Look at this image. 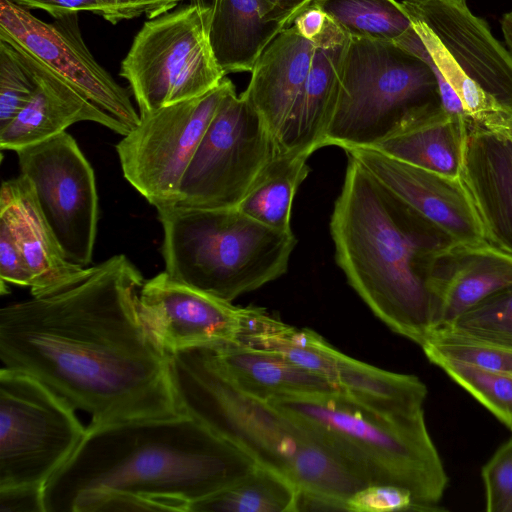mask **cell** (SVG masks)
I'll return each instance as SVG.
<instances>
[{
    "mask_svg": "<svg viewBox=\"0 0 512 512\" xmlns=\"http://www.w3.org/2000/svg\"><path fill=\"white\" fill-rule=\"evenodd\" d=\"M143 283L117 254L64 290L2 307L3 367L33 376L92 424L181 415L169 353L139 314Z\"/></svg>",
    "mask_w": 512,
    "mask_h": 512,
    "instance_id": "6da1fadb",
    "label": "cell"
},
{
    "mask_svg": "<svg viewBox=\"0 0 512 512\" xmlns=\"http://www.w3.org/2000/svg\"><path fill=\"white\" fill-rule=\"evenodd\" d=\"M258 463L194 417L86 428L44 489L46 512L184 511L233 485Z\"/></svg>",
    "mask_w": 512,
    "mask_h": 512,
    "instance_id": "7a4b0ae2",
    "label": "cell"
},
{
    "mask_svg": "<svg viewBox=\"0 0 512 512\" xmlns=\"http://www.w3.org/2000/svg\"><path fill=\"white\" fill-rule=\"evenodd\" d=\"M330 232L350 286L393 332L421 346L436 328L430 263L454 241L350 157Z\"/></svg>",
    "mask_w": 512,
    "mask_h": 512,
    "instance_id": "3957f363",
    "label": "cell"
},
{
    "mask_svg": "<svg viewBox=\"0 0 512 512\" xmlns=\"http://www.w3.org/2000/svg\"><path fill=\"white\" fill-rule=\"evenodd\" d=\"M170 375L186 413L281 473L298 488L348 500L366 485L299 422L240 390L210 347L169 353Z\"/></svg>",
    "mask_w": 512,
    "mask_h": 512,
    "instance_id": "277c9868",
    "label": "cell"
},
{
    "mask_svg": "<svg viewBox=\"0 0 512 512\" xmlns=\"http://www.w3.org/2000/svg\"><path fill=\"white\" fill-rule=\"evenodd\" d=\"M317 437L366 486L408 489L423 511L437 504L448 476L424 418V411L388 415L340 392L280 396L267 401Z\"/></svg>",
    "mask_w": 512,
    "mask_h": 512,
    "instance_id": "5b68a950",
    "label": "cell"
},
{
    "mask_svg": "<svg viewBox=\"0 0 512 512\" xmlns=\"http://www.w3.org/2000/svg\"><path fill=\"white\" fill-rule=\"evenodd\" d=\"M413 28L398 42L432 69L440 104L478 125L512 126V52L466 0H402Z\"/></svg>",
    "mask_w": 512,
    "mask_h": 512,
    "instance_id": "8992f818",
    "label": "cell"
},
{
    "mask_svg": "<svg viewBox=\"0 0 512 512\" xmlns=\"http://www.w3.org/2000/svg\"><path fill=\"white\" fill-rule=\"evenodd\" d=\"M157 214L168 276L227 302L285 274L297 242L293 232L267 227L238 208L173 205Z\"/></svg>",
    "mask_w": 512,
    "mask_h": 512,
    "instance_id": "52a82bcc",
    "label": "cell"
},
{
    "mask_svg": "<svg viewBox=\"0 0 512 512\" xmlns=\"http://www.w3.org/2000/svg\"><path fill=\"white\" fill-rule=\"evenodd\" d=\"M437 104L436 78L425 60L396 42L349 36L323 147L374 148Z\"/></svg>",
    "mask_w": 512,
    "mask_h": 512,
    "instance_id": "ba28073f",
    "label": "cell"
},
{
    "mask_svg": "<svg viewBox=\"0 0 512 512\" xmlns=\"http://www.w3.org/2000/svg\"><path fill=\"white\" fill-rule=\"evenodd\" d=\"M210 11L190 3L148 19L121 62L144 116L206 94L225 78L208 36Z\"/></svg>",
    "mask_w": 512,
    "mask_h": 512,
    "instance_id": "9c48e42d",
    "label": "cell"
},
{
    "mask_svg": "<svg viewBox=\"0 0 512 512\" xmlns=\"http://www.w3.org/2000/svg\"><path fill=\"white\" fill-rule=\"evenodd\" d=\"M75 409L33 376L0 370V488L46 486L83 439Z\"/></svg>",
    "mask_w": 512,
    "mask_h": 512,
    "instance_id": "30bf717a",
    "label": "cell"
},
{
    "mask_svg": "<svg viewBox=\"0 0 512 512\" xmlns=\"http://www.w3.org/2000/svg\"><path fill=\"white\" fill-rule=\"evenodd\" d=\"M277 152L276 140L262 117L233 86L197 146L175 205L237 208Z\"/></svg>",
    "mask_w": 512,
    "mask_h": 512,
    "instance_id": "8fae6325",
    "label": "cell"
},
{
    "mask_svg": "<svg viewBox=\"0 0 512 512\" xmlns=\"http://www.w3.org/2000/svg\"><path fill=\"white\" fill-rule=\"evenodd\" d=\"M234 86L222 82L206 94L162 107L116 145L125 179L156 210L178 200L182 177L221 101Z\"/></svg>",
    "mask_w": 512,
    "mask_h": 512,
    "instance_id": "7c38bea8",
    "label": "cell"
},
{
    "mask_svg": "<svg viewBox=\"0 0 512 512\" xmlns=\"http://www.w3.org/2000/svg\"><path fill=\"white\" fill-rule=\"evenodd\" d=\"M16 154L64 255L87 267L97 235L98 194L94 170L76 140L65 131Z\"/></svg>",
    "mask_w": 512,
    "mask_h": 512,
    "instance_id": "4fadbf2b",
    "label": "cell"
},
{
    "mask_svg": "<svg viewBox=\"0 0 512 512\" xmlns=\"http://www.w3.org/2000/svg\"><path fill=\"white\" fill-rule=\"evenodd\" d=\"M50 23L10 0H0V40L16 45L59 75L95 105L131 130L140 122L126 89L95 60L86 46L78 13Z\"/></svg>",
    "mask_w": 512,
    "mask_h": 512,
    "instance_id": "5bb4252c",
    "label": "cell"
},
{
    "mask_svg": "<svg viewBox=\"0 0 512 512\" xmlns=\"http://www.w3.org/2000/svg\"><path fill=\"white\" fill-rule=\"evenodd\" d=\"M139 314L167 352L235 342L243 307L171 279L164 271L144 281Z\"/></svg>",
    "mask_w": 512,
    "mask_h": 512,
    "instance_id": "9a60e30c",
    "label": "cell"
},
{
    "mask_svg": "<svg viewBox=\"0 0 512 512\" xmlns=\"http://www.w3.org/2000/svg\"><path fill=\"white\" fill-rule=\"evenodd\" d=\"M345 152L454 242L486 240L461 177L433 172L371 147L351 148Z\"/></svg>",
    "mask_w": 512,
    "mask_h": 512,
    "instance_id": "2e32d148",
    "label": "cell"
},
{
    "mask_svg": "<svg viewBox=\"0 0 512 512\" xmlns=\"http://www.w3.org/2000/svg\"><path fill=\"white\" fill-rule=\"evenodd\" d=\"M460 177L485 239L512 255V126L489 128L466 121Z\"/></svg>",
    "mask_w": 512,
    "mask_h": 512,
    "instance_id": "e0dca14e",
    "label": "cell"
},
{
    "mask_svg": "<svg viewBox=\"0 0 512 512\" xmlns=\"http://www.w3.org/2000/svg\"><path fill=\"white\" fill-rule=\"evenodd\" d=\"M12 46L31 70L36 86L27 105L0 130L1 150L16 152L63 133L81 121L95 122L121 136L131 131L28 52Z\"/></svg>",
    "mask_w": 512,
    "mask_h": 512,
    "instance_id": "ac0fdd59",
    "label": "cell"
},
{
    "mask_svg": "<svg viewBox=\"0 0 512 512\" xmlns=\"http://www.w3.org/2000/svg\"><path fill=\"white\" fill-rule=\"evenodd\" d=\"M428 279L437 329L512 286V255L487 240L454 242L433 256Z\"/></svg>",
    "mask_w": 512,
    "mask_h": 512,
    "instance_id": "d6986e66",
    "label": "cell"
},
{
    "mask_svg": "<svg viewBox=\"0 0 512 512\" xmlns=\"http://www.w3.org/2000/svg\"><path fill=\"white\" fill-rule=\"evenodd\" d=\"M0 218L10 226L31 275L32 297L64 290L90 270L70 262L46 222L30 182L21 174L4 180L0 190Z\"/></svg>",
    "mask_w": 512,
    "mask_h": 512,
    "instance_id": "ffe728a7",
    "label": "cell"
},
{
    "mask_svg": "<svg viewBox=\"0 0 512 512\" xmlns=\"http://www.w3.org/2000/svg\"><path fill=\"white\" fill-rule=\"evenodd\" d=\"M348 41L349 36L328 18L324 32L317 39L306 82L278 139L280 152L310 156L323 147L338 98Z\"/></svg>",
    "mask_w": 512,
    "mask_h": 512,
    "instance_id": "44dd1931",
    "label": "cell"
},
{
    "mask_svg": "<svg viewBox=\"0 0 512 512\" xmlns=\"http://www.w3.org/2000/svg\"><path fill=\"white\" fill-rule=\"evenodd\" d=\"M317 47L294 24L282 29L262 52L242 94L254 107L276 143L310 72Z\"/></svg>",
    "mask_w": 512,
    "mask_h": 512,
    "instance_id": "7402d4cb",
    "label": "cell"
},
{
    "mask_svg": "<svg viewBox=\"0 0 512 512\" xmlns=\"http://www.w3.org/2000/svg\"><path fill=\"white\" fill-rule=\"evenodd\" d=\"M229 379L243 392L268 401L280 396L337 392L324 377L283 356L236 342L210 347Z\"/></svg>",
    "mask_w": 512,
    "mask_h": 512,
    "instance_id": "603a6c76",
    "label": "cell"
},
{
    "mask_svg": "<svg viewBox=\"0 0 512 512\" xmlns=\"http://www.w3.org/2000/svg\"><path fill=\"white\" fill-rule=\"evenodd\" d=\"M284 28L265 18L259 0H215L208 36L214 57L226 75L251 72L262 52Z\"/></svg>",
    "mask_w": 512,
    "mask_h": 512,
    "instance_id": "cb8c5ba5",
    "label": "cell"
},
{
    "mask_svg": "<svg viewBox=\"0 0 512 512\" xmlns=\"http://www.w3.org/2000/svg\"><path fill=\"white\" fill-rule=\"evenodd\" d=\"M466 121L441 104L429 108L406 130L375 149L406 163L450 177L462 170Z\"/></svg>",
    "mask_w": 512,
    "mask_h": 512,
    "instance_id": "d4e9b609",
    "label": "cell"
},
{
    "mask_svg": "<svg viewBox=\"0 0 512 512\" xmlns=\"http://www.w3.org/2000/svg\"><path fill=\"white\" fill-rule=\"evenodd\" d=\"M333 385L358 403L388 415L423 410L426 385L416 376L386 371L338 351Z\"/></svg>",
    "mask_w": 512,
    "mask_h": 512,
    "instance_id": "484cf974",
    "label": "cell"
},
{
    "mask_svg": "<svg viewBox=\"0 0 512 512\" xmlns=\"http://www.w3.org/2000/svg\"><path fill=\"white\" fill-rule=\"evenodd\" d=\"M309 157L278 150L237 208L267 227L293 232L292 204L297 189L309 174Z\"/></svg>",
    "mask_w": 512,
    "mask_h": 512,
    "instance_id": "4316f807",
    "label": "cell"
},
{
    "mask_svg": "<svg viewBox=\"0 0 512 512\" xmlns=\"http://www.w3.org/2000/svg\"><path fill=\"white\" fill-rule=\"evenodd\" d=\"M296 493L287 477L257 464L233 485L193 504L190 512H294Z\"/></svg>",
    "mask_w": 512,
    "mask_h": 512,
    "instance_id": "83f0119b",
    "label": "cell"
},
{
    "mask_svg": "<svg viewBox=\"0 0 512 512\" xmlns=\"http://www.w3.org/2000/svg\"><path fill=\"white\" fill-rule=\"evenodd\" d=\"M313 4L350 37L398 42L413 28L396 0H315Z\"/></svg>",
    "mask_w": 512,
    "mask_h": 512,
    "instance_id": "f1b7e54d",
    "label": "cell"
},
{
    "mask_svg": "<svg viewBox=\"0 0 512 512\" xmlns=\"http://www.w3.org/2000/svg\"><path fill=\"white\" fill-rule=\"evenodd\" d=\"M435 330L477 340L512 353V286L502 289Z\"/></svg>",
    "mask_w": 512,
    "mask_h": 512,
    "instance_id": "f546056e",
    "label": "cell"
},
{
    "mask_svg": "<svg viewBox=\"0 0 512 512\" xmlns=\"http://www.w3.org/2000/svg\"><path fill=\"white\" fill-rule=\"evenodd\" d=\"M434 364L512 430V373L483 370L447 360Z\"/></svg>",
    "mask_w": 512,
    "mask_h": 512,
    "instance_id": "4dcf8cb0",
    "label": "cell"
},
{
    "mask_svg": "<svg viewBox=\"0 0 512 512\" xmlns=\"http://www.w3.org/2000/svg\"><path fill=\"white\" fill-rule=\"evenodd\" d=\"M421 347L433 364L447 360L483 370L512 373L511 352L446 331L433 330Z\"/></svg>",
    "mask_w": 512,
    "mask_h": 512,
    "instance_id": "1f68e13d",
    "label": "cell"
},
{
    "mask_svg": "<svg viewBox=\"0 0 512 512\" xmlns=\"http://www.w3.org/2000/svg\"><path fill=\"white\" fill-rule=\"evenodd\" d=\"M36 82L18 50L0 40V130L30 101Z\"/></svg>",
    "mask_w": 512,
    "mask_h": 512,
    "instance_id": "d6a6232c",
    "label": "cell"
},
{
    "mask_svg": "<svg viewBox=\"0 0 512 512\" xmlns=\"http://www.w3.org/2000/svg\"><path fill=\"white\" fill-rule=\"evenodd\" d=\"M487 512H512V438L502 444L481 470Z\"/></svg>",
    "mask_w": 512,
    "mask_h": 512,
    "instance_id": "836d02e7",
    "label": "cell"
},
{
    "mask_svg": "<svg viewBox=\"0 0 512 512\" xmlns=\"http://www.w3.org/2000/svg\"><path fill=\"white\" fill-rule=\"evenodd\" d=\"M348 506L356 512L423 511L408 489L389 484L361 488L348 499Z\"/></svg>",
    "mask_w": 512,
    "mask_h": 512,
    "instance_id": "e575fe53",
    "label": "cell"
},
{
    "mask_svg": "<svg viewBox=\"0 0 512 512\" xmlns=\"http://www.w3.org/2000/svg\"><path fill=\"white\" fill-rule=\"evenodd\" d=\"M27 9H40L52 17L63 14L92 12L116 24L121 20L133 19L130 8L122 0H10Z\"/></svg>",
    "mask_w": 512,
    "mask_h": 512,
    "instance_id": "d590c367",
    "label": "cell"
},
{
    "mask_svg": "<svg viewBox=\"0 0 512 512\" xmlns=\"http://www.w3.org/2000/svg\"><path fill=\"white\" fill-rule=\"evenodd\" d=\"M0 279L1 286L10 283L31 286V275L8 223L0 218Z\"/></svg>",
    "mask_w": 512,
    "mask_h": 512,
    "instance_id": "8d00e7d4",
    "label": "cell"
},
{
    "mask_svg": "<svg viewBox=\"0 0 512 512\" xmlns=\"http://www.w3.org/2000/svg\"><path fill=\"white\" fill-rule=\"evenodd\" d=\"M42 485L0 488V512H46Z\"/></svg>",
    "mask_w": 512,
    "mask_h": 512,
    "instance_id": "74e56055",
    "label": "cell"
},
{
    "mask_svg": "<svg viewBox=\"0 0 512 512\" xmlns=\"http://www.w3.org/2000/svg\"><path fill=\"white\" fill-rule=\"evenodd\" d=\"M299 511H349V506L348 500L297 487L294 512Z\"/></svg>",
    "mask_w": 512,
    "mask_h": 512,
    "instance_id": "f35d334b",
    "label": "cell"
},
{
    "mask_svg": "<svg viewBox=\"0 0 512 512\" xmlns=\"http://www.w3.org/2000/svg\"><path fill=\"white\" fill-rule=\"evenodd\" d=\"M265 18L277 22L284 27L293 24L294 20L315 0H259Z\"/></svg>",
    "mask_w": 512,
    "mask_h": 512,
    "instance_id": "ab89813d",
    "label": "cell"
},
{
    "mask_svg": "<svg viewBox=\"0 0 512 512\" xmlns=\"http://www.w3.org/2000/svg\"><path fill=\"white\" fill-rule=\"evenodd\" d=\"M328 17L316 4L310 5L293 22L305 38L316 41L324 32Z\"/></svg>",
    "mask_w": 512,
    "mask_h": 512,
    "instance_id": "60d3db41",
    "label": "cell"
},
{
    "mask_svg": "<svg viewBox=\"0 0 512 512\" xmlns=\"http://www.w3.org/2000/svg\"><path fill=\"white\" fill-rule=\"evenodd\" d=\"M131 10L133 18L145 14L148 19L171 11L183 0H122Z\"/></svg>",
    "mask_w": 512,
    "mask_h": 512,
    "instance_id": "b9f144b4",
    "label": "cell"
},
{
    "mask_svg": "<svg viewBox=\"0 0 512 512\" xmlns=\"http://www.w3.org/2000/svg\"><path fill=\"white\" fill-rule=\"evenodd\" d=\"M501 28L505 41L512 52V11L502 17Z\"/></svg>",
    "mask_w": 512,
    "mask_h": 512,
    "instance_id": "7bdbcfd3",
    "label": "cell"
},
{
    "mask_svg": "<svg viewBox=\"0 0 512 512\" xmlns=\"http://www.w3.org/2000/svg\"><path fill=\"white\" fill-rule=\"evenodd\" d=\"M215 0H191V3L198 4L199 6L211 10Z\"/></svg>",
    "mask_w": 512,
    "mask_h": 512,
    "instance_id": "ee69618b",
    "label": "cell"
}]
</instances>
